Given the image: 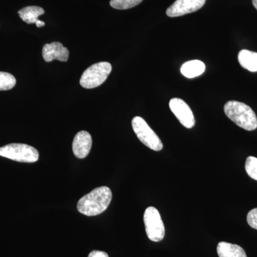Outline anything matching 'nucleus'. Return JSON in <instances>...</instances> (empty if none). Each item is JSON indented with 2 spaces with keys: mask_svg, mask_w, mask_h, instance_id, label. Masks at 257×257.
<instances>
[{
  "mask_svg": "<svg viewBox=\"0 0 257 257\" xmlns=\"http://www.w3.org/2000/svg\"><path fill=\"white\" fill-rule=\"evenodd\" d=\"M111 198L112 193L109 187H97L79 199L77 210L88 216L99 215L109 207Z\"/></svg>",
  "mask_w": 257,
  "mask_h": 257,
  "instance_id": "obj_1",
  "label": "nucleus"
},
{
  "mask_svg": "<svg viewBox=\"0 0 257 257\" xmlns=\"http://www.w3.org/2000/svg\"><path fill=\"white\" fill-rule=\"evenodd\" d=\"M225 114L239 127L247 131L257 128V117L253 109L244 103L229 101L225 104Z\"/></svg>",
  "mask_w": 257,
  "mask_h": 257,
  "instance_id": "obj_2",
  "label": "nucleus"
},
{
  "mask_svg": "<svg viewBox=\"0 0 257 257\" xmlns=\"http://www.w3.org/2000/svg\"><path fill=\"white\" fill-rule=\"evenodd\" d=\"M0 156L16 162L34 163L38 161L40 154L35 147L14 143L0 147Z\"/></svg>",
  "mask_w": 257,
  "mask_h": 257,
  "instance_id": "obj_3",
  "label": "nucleus"
},
{
  "mask_svg": "<svg viewBox=\"0 0 257 257\" xmlns=\"http://www.w3.org/2000/svg\"><path fill=\"white\" fill-rule=\"evenodd\" d=\"M111 72L110 63L101 62L93 64L83 72L80 79V84L86 89H93L99 87L105 82Z\"/></svg>",
  "mask_w": 257,
  "mask_h": 257,
  "instance_id": "obj_4",
  "label": "nucleus"
},
{
  "mask_svg": "<svg viewBox=\"0 0 257 257\" xmlns=\"http://www.w3.org/2000/svg\"><path fill=\"white\" fill-rule=\"evenodd\" d=\"M132 125L137 137L145 146L157 152L161 151L163 149V144L160 138L143 118L135 116L132 121Z\"/></svg>",
  "mask_w": 257,
  "mask_h": 257,
  "instance_id": "obj_5",
  "label": "nucleus"
},
{
  "mask_svg": "<svg viewBox=\"0 0 257 257\" xmlns=\"http://www.w3.org/2000/svg\"><path fill=\"white\" fill-rule=\"evenodd\" d=\"M144 222L149 239L155 242L164 239L165 235V225L156 208H147L144 214Z\"/></svg>",
  "mask_w": 257,
  "mask_h": 257,
  "instance_id": "obj_6",
  "label": "nucleus"
},
{
  "mask_svg": "<svg viewBox=\"0 0 257 257\" xmlns=\"http://www.w3.org/2000/svg\"><path fill=\"white\" fill-rule=\"evenodd\" d=\"M171 111L186 128H191L195 124L194 114L188 104L182 99L173 98L170 101Z\"/></svg>",
  "mask_w": 257,
  "mask_h": 257,
  "instance_id": "obj_7",
  "label": "nucleus"
},
{
  "mask_svg": "<svg viewBox=\"0 0 257 257\" xmlns=\"http://www.w3.org/2000/svg\"><path fill=\"white\" fill-rule=\"evenodd\" d=\"M206 0H177L167 10V16L176 18L194 13L205 4Z\"/></svg>",
  "mask_w": 257,
  "mask_h": 257,
  "instance_id": "obj_8",
  "label": "nucleus"
},
{
  "mask_svg": "<svg viewBox=\"0 0 257 257\" xmlns=\"http://www.w3.org/2000/svg\"><path fill=\"white\" fill-rule=\"evenodd\" d=\"M68 49L63 46L62 43L54 42L46 44L42 49V57L45 62H50L55 60L60 62H67L69 59Z\"/></svg>",
  "mask_w": 257,
  "mask_h": 257,
  "instance_id": "obj_9",
  "label": "nucleus"
},
{
  "mask_svg": "<svg viewBox=\"0 0 257 257\" xmlns=\"http://www.w3.org/2000/svg\"><path fill=\"white\" fill-rule=\"evenodd\" d=\"M92 146V139L90 134L86 131H81L74 137L72 143L74 155L79 159L87 157Z\"/></svg>",
  "mask_w": 257,
  "mask_h": 257,
  "instance_id": "obj_10",
  "label": "nucleus"
},
{
  "mask_svg": "<svg viewBox=\"0 0 257 257\" xmlns=\"http://www.w3.org/2000/svg\"><path fill=\"white\" fill-rule=\"evenodd\" d=\"M219 257H247L243 248L239 245L221 241L216 247Z\"/></svg>",
  "mask_w": 257,
  "mask_h": 257,
  "instance_id": "obj_11",
  "label": "nucleus"
},
{
  "mask_svg": "<svg viewBox=\"0 0 257 257\" xmlns=\"http://www.w3.org/2000/svg\"><path fill=\"white\" fill-rule=\"evenodd\" d=\"M205 69V64L202 61L192 60L185 62L181 67L180 71L184 77L192 79L202 75Z\"/></svg>",
  "mask_w": 257,
  "mask_h": 257,
  "instance_id": "obj_12",
  "label": "nucleus"
},
{
  "mask_svg": "<svg viewBox=\"0 0 257 257\" xmlns=\"http://www.w3.org/2000/svg\"><path fill=\"white\" fill-rule=\"evenodd\" d=\"M238 60L243 68L251 72H257V52L246 50L240 51Z\"/></svg>",
  "mask_w": 257,
  "mask_h": 257,
  "instance_id": "obj_13",
  "label": "nucleus"
},
{
  "mask_svg": "<svg viewBox=\"0 0 257 257\" xmlns=\"http://www.w3.org/2000/svg\"><path fill=\"white\" fill-rule=\"evenodd\" d=\"M18 14L25 23L36 24L39 17L45 14V10L40 7L29 6L20 10Z\"/></svg>",
  "mask_w": 257,
  "mask_h": 257,
  "instance_id": "obj_14",
  "label": "nucleus"
},
{
  "mask_svg": "<svg viewBox=\"0 0 257 257\" xmlns=\"http://www.w3.org/2000/svg\"><path fill=\"white\" fill-rule=\"evenodd\" d=\"M16 79L13 74L0 72V91L10 90L16 85Z\"/></svg>",
  "mask_w": 257,
  "mask_h": 257,
  "instance_id": "obj_15",
  "label": "nucleus"
},
{
  "mask_svg": "<svg viewBox=\"0 0 257 257\" xmlns=\"http://www.w3.org/2000/svg\"><path fill=\"white\" fill-rule=\"evenodd\" d=\"M143 0H111V8L116 10H127L140 5Z\"/></svg>",
  "mask_w": 257,
  "mask_h": 257,
  "instance_id": "obj_16",
  "label": "nucleus"
},
{
  "mask_svg": "<svg viewBox=\"0 0 257 257\" xmlns=\"http://www.w3.org/2000/svg\"><path fill=\"white\" fill-rule=\"evenodd\" d=\"M245 170L251 178L257 181V158L248 157L245 164Z\"/></svg>",
  "mask_w": 257,
  "mask_h": 257,
  "instance_id": "obj_17",
  "label": "nucleus"
},
{
  "mask_svg": "<svg viewBox=\"0 0 257 257\" xmlns=\"http://www.w3.org/2000/svg\"><path fill=\"white\" fill-rule=\"evenodd\" d=\"M246 220L251 228L257 230V208H255L248 213Z\"/></svg>",
  "mask_w": 257,
  "mask_h": 257,
  "instance_id": "obj_18",
  "label": "nucleus"
},
{
  "mask_svg": "<svg viewBox=\"0 0 257 257\" xmlns=\"http://www.w3.org/2000/svg\"><path fill=\"white\" fill-rule=\"evenodd\" d=\"M88 257H109V255L104 251L94 250V251H92V252L89 253Z\"/></svg>",
  "mask_w": 257,
  "mask_h": 257,
  "instance_id": "obj_19",
  "label": "nucleus"
},
{
  "mask_svg": "<svg viewBox=\"0 0 257 257\" xmlns=\"http://www.w3.org/2000/svg\"><path fill=\"white\" fill-rule=\"evenodd\" d=\"M36 25L37 28H42V27L45 26V23L41 21V20H38L36 23Z\"/></svg>",
  "mask_w": 257,
  "mask_h": 257,
  "instance_id": "obj_20",
  "label": "nucleus"
},
{
  "mask_svg": "<svg viewBox=\"0 0 257 257\" xmlns=\"http://www.w3.org/2000/svg\"><path fill=\"white\" fill-rule=\"evenodd\" d=\"M253 7L257 10V0H252Z\"/></svg>",
  "mask_w": 257,
  "mask_h": 257,
  "instance_id": "obj_21",
  "label": "nucleus"
}]
</instances>
